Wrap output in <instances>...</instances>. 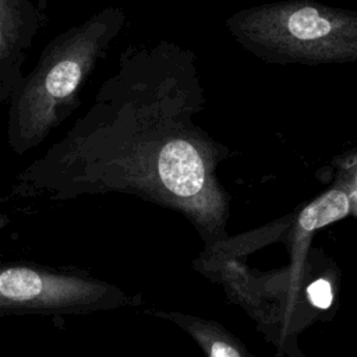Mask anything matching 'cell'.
Segmentation results:
<instances>
[{
	"mask_svg": "<svg viewBox=\"0 0 357 357\" xmlns=\"http://www.w3.org/2000/svg\"><path fill=\"white\" fill-rule=\"evenodd\" d=\"M47 21L46 0H0V102L8 105L26 56Z\"/></svg>",
	"mask_w": 357,
	"mask_h": 357,
	"instance_id": "obj_5",
	"label": "cell"
},
{
	"mask_svg": "<svg viewBox=\"0 0 357 357\" xmlns=\"http://www.w3.org/2000/svg\"><path fill=\"white\" fill-rule=\"evenodd\" d=\"M130 303L117 286L78 272L25 262L4 265L0 272L3 315L91 314Z\"/></svg>",
	"mask_w": 357,
	"mask_h": 357,
	"instance_id": "obj_4",
	"label": "cell"
},
{
	"mask_svg": "<svg viewBox=\"0 0 357 357\" xmlns=\"http://www.w3.org/2000/svg\"><path fill=\"white\" fill-rule=\"evenodd\" d=\"M149 314L180 326L195 340L206 357H254L237 336L213 319L181 311L152 310Z\"/></svg>",
	"mask_w": 357,
	"mask_h": 357,
	"instance_id": "obj_6",
	"label": "cell"
},
{
	"mask_svg": "<svg viewBox=\"0 0 357 357\" xmlns=\"http://www.w3.org/2000/svg\"><path fill=\"white\" fill-rule=\"evenodd\" d=\"M331 165L335 167L333 184H337L347 192L351 204V213L357 216V144L333 156Z\"/></svg>",
	"mask_w": 357,
	"mask_h": 357,
	"instance_id": "obj_8",
	"label": "cell"
},
{
	"mask_svg": "<svg viewBox=\"0 0 357 357\" xmlns=\"http://www.w3.org/2000/svg\"><path fill=\"white\" fill-rule=\"evenodd\" d=\"M205 106L191 49L167 39L130 43L88 110L15 174L13 194L132 195L181 213L205 247L215 245L229 237L230 216L218 167L237 152L195 121Z\"/></svg>",
	"mask_w": 357,
	"mask_h": 357,
	"instance_id": "obj_1",
	"label": "cell"
},
{
	"mask_svg": "<svg viewBox=\"0 0 357 357\" xmlns=\"http://www.w3.org/2000/svg\"><path fill=\"white\" fill-rule=\"evenodd\" d=\"M234 42L268 64L357 63V11L315 0L241 8L225 21Z\"/></svg>",
	"mask_w": 357,
	"mask_h": 357,
	"instance_id": "obj_3",
	"label": "cell"
},
{
	"mask_svg": "<svg viewBox=\"0 0 357 357\" xmlns=\"http://www.w3.org/2000/svg\"><path fill=\"white\" fill-rule=\"evenodd\" d=\"M351 213V204L347 192L337 184H332L312 201L294 212L289 227L293 252H297L314 231L337 222Z\"/></svg>",
	"mask_w": 357,
	"mask_h": 357,
	"instance_id": "obj_7",
	"label": "cell"
},
{
	"mask_svg": "<svg viewBox=\"0 0 357 357\" xmlns=\"http://www.w3.org/2000/svg\"><path fill=\"white\" fill-rule=\"evenodd\" d=\"M305 294H307V298L311 303V305H314L315 308H319V310L329 308L332 304V300H333L331 282L324 278L311 282L305 289Z\"/></svg>",
	"mask_w": 357,
	"mask_h": 357,
	"instance_id": "obj_9",
	"label": "cell"
},
{
	"mask_svg": "<svg viewBox=\"0 0 357 357\" xmlns=\"http://www.w3.org/2000/svg\"><path fill=\"white\" fill-rule=\"evenodd\" d=\"M127 22L106 6L52 38L8 102L7 144L15 155L39 146L79 106L81 92Z\"/></svg>",
	"mask_w": 357,
	"mask_h": 357,
	"instance_id": "obj_2",
	"label": "cell"
}]
</instances>
